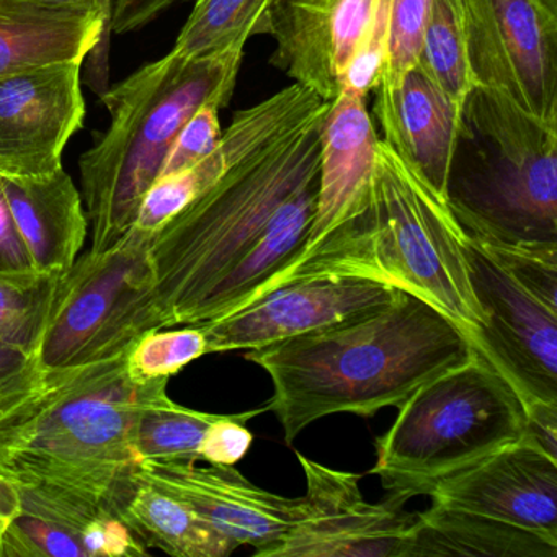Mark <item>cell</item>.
<instances>
[{
  "label": "cell",
  "mask_w": 557,
  "mask_h": 557,
  "mask_svg": "<svg viewBox=\"0 0 557 557\" xmlns=\"http://www.w3.org/2000/svg\"><path fill=\"white\" fill-rule=\"evenodd\" d=\"M0 557H87V553L70 530L21 502L2 537Z\"/></svg>",
  "instance_id": "cell-30"
},
{
  "label": "cell",
  "mask_w": 557,
  "mask_h": 557,
  "mask_svg": "<svg viewBox=\"0 0 557 557\" xmlns=\"http://www.w3.org/2000/svg\"><path fill=\"white\" fill-rule=\"evenodd\" d=\"M21 510V487L0 475V546L9 524Z\"/></svg>",
  "instance_id": "cell-39"
},
{
  "label": "cell",
  "mask_w": 557,
  "mask_h": 557,
  "mask_svg": "<svg viewBox=\"0 0 557 557\" xmlns=\"http://www.w3.org/2000/svg\"><path fill=\"white\" fill-rule=\"evenodd\" d=\"M273 0H195L175 53L187 60L244 54L247 41L267 34Z\"/></svg>",
  "instance_id": "cell-25"
},
{
  "label": "cell",
  "mask_w": 557,
  "mask_h": 557,
  "mask_svg": "<svg viewBox=\"0 0 557 557\" xmlns=\"http://www.w3.org/2000/svg\"><path fill=\"white\" fill-rule=\"evenodd\" d=\"M399 289L367 276H305L200 325L207 334L208 354L256 350L370 311L391 301Z\"/></svg>",
  "instance_id": "cell-13"
},
{
  "label": "cell",
  "mask_w": 557,
  "mask_h": 557,
  "mask_svg": "<svg viewBox=\"0 0 557 557\" xmlns=\"http://www.w3.org/2000/svg\"><path fill=\"white\" fill-rule=\"evenodd\" d=\"M377 141L367 97L342 90L325 113L314 218L305 247L295 259L308 256L368 216Z\"/></svg>",
  "instance_id": "cell-18"
},
{
  "label": "cell",
  "mask_w": 557,
  "mask_h": 557,
  "mask_svg": "<svg viewBox=\"0 0 557 557\" xmlns=\"http://www.w3.org/2000/svg\"><path fill=\"white\" fill-rule=\"evenodd\" d=\"M267 412L265 406L240 413H223L211 426L205 445L203 461L208 465L234 466L249 453L253 435L246 423Z\"/></svg>",
  "instance_id": "cell-34"
},
{
  "label": "cell",
  "mask_w": 557,
  "mask_h": 557,
  "mask_svg": "<svg viewBox=\"0 0 557 557\" xmlns=\"http://www.w3.org/2000/svg\"><path fill=\"white\" fill-rule=\"evenodd\" d=\"M527 435L547 455L557 458V404H537L527 409Z\"/></svg>",
  "instance_id": "cell-37"
},
{
  "label": "cell",
  "mask_w": 557,
  "mask_h": 557,
  "mask_svg": "<svg viewBox=\"0 0 557 557\" xmlns=\"http://www.w3.org/2000/svg\"><path fill=\"white\" fill-rule=\"evenodd\" d=\"M306 478L301 510L288 533L259 557H409L417 513L386 495L371 504L360 475L296 453Z\"/></svg>",
  "instance_id": "cell-11"
},
{
  "label": "cell",
  "mask_w": 557,
  "mask_h": 557,
  "mask_svg": "<svg viewBox=\"0 0 557 557\" xmlns=\"http://www.w3.org/2000/svg\"><path fill=\"white\" fill-rule=\"evenodd\" d=\"M109 53L102 22L90 9L0 0V74L84 61L83 81L100 97L109 89Z\"/></svg>",
  "instance_id": "cell-19"
},
{
  "label": "cell",
  "mask_w": 557,
  "mask_h": 557,
  "mask_svg": "<svg viewBox=\"0 0 557 557\" xmlns=\"http://www.w3.org/2000/svg\"><path fill=\"white\" fill-rule=\"evenodd\" d=\"M35 269L66 272L79 259L89 221L73 177L58 169L32 178L0 177Z\"/></svg>",
  "instance_id": "cell-21"
},
{
  "label": "cell",
  "mask_w": 557,
  "mask_h": 557,
  "mask_svg": "<svg viewBox=\"0 0 557 557\" xmlns=\"http://www.w3.org/2000/svg\"><path fill=\"white\" fill-rule=\"evenodd\" d=\"M168 383L132 380L126 351L66 370L38 368L0 393V475L21 487L67 488L110 504L139 462V419L169 399Z\"/></svg>",
  "instance_id": "cell-2"
},
{
  "label": "cell",
  "mask_w": 557,
  "mask_h": 557,
  "mask_svg": "<svg viewBox=\"0 0 557 557\" xmlns=\"http://www.w3.org/2000/svg\"><path fill=\"white\" fill-rule=\"evenodd\" d=\"M83 64L0 74V177H44L63 168L64 149L86 119Z\"/></svg>",
  "instance_id": "cell-12"
},
{
  "label": "cell",
  "mask_w": 557,
  "mask_h": 557,
  "mask_svg": "<svg viewBox=\"0 0 557 557\" xmlns=\"http://www.w3.org/2000/svg\"><path fill=\"white\" fill-rule=\"evenodd\" d=\"M374 90V116L383 129V141L433 194L446 201L461 106L419 64L394 89L377 86Z\"/></svg>",
  "instance_id": "cell-20"
},
{
  "label": "cell",
  "mask_w": 557,
  "mask_h": 557,
  "mask_svg": "<svg viewBox=\"0 0 557 557\" xmlns=\"http://www.w3.org/2000/svg\"><path fill=\"white\" fill-rule=\"evenodd\" d=\"M151 240L132 227L112 249L87 252L63 273L37 351L41 370L110 360L148 332L165 329L156 302Z\"/></svg>",
  "instance_id": "cell-9"
},
{
  "label": "cell",
  "mask_w": 557,
  "mask_h": 557,
  "mask_svg": "<svg viewBox=\"0 0 557 557\" xmlns=\"http://www.w3.org/2000/svg\"><path fill=\"white\" fill-rule=\"evenodd\" d=\"M267 371L286 443L334 416H374L475 354L468 332L400 288L391 301L319 331L244 351Z\"/></svg>",
  "instance_id": "cell-1"
},
{
  "label": "cell",
  "mask_w": 557,
  "mask_h": 557,
  "mask_svg": "<svg viewBox=\"0 0 557 557\" xmlns=\"http://www.w3.org/2000/svg\"><path fill=\"white\" fill-rule=\"evenodd\" d=\"M475 86L557 122V0H459Z\"/></svg>",
  "instance_id": "cell-10"
},
{
  "label": "cell",
  "mask_w": 557,
  "mask_h": 557,
  "mask_svg": "<svg viewBox=\"0 0 557 557\" xmlns=\"http://www.w3.org/2000/svg\"><path fill=\"white\" fill-rule=\"evenodd\" d=\"M446 205L491 246H557V122L474 86L459 113Z\"/></svg>",
  "instance_id": "cell-5"
},
{
  "label": "cell",
  "mask_w": 557,
  "mask_h": 557,
  "mask_svg": "<svg viewBox=\"0 0 557 557\" xmlns=\"http://www.w3.org/2000/svg\"><path fill=\"white\" fill-rule=\"evenodd\" d=\"M557 557V541L468 511L430 507L417 513L409 557Z\"/></svg>",
  "instance_id": "cell-23"
},
{
  "label": "cell",
  "mask_w": 557,
  "mask_h": 557,
  "mask_svg": "<svg viewBox=\"0 0 557 557\" xmlns=\"http://www.w3.org/2000/svg\"><path fill=\"white\" fill-rule=\"evenodd\" d=\"M371 239L384 282L435 306L466 332L484 324L465 252V231L433 194L380 139L370 208Z\"/></svg>",
  "instance_id": "cell-8"
},
{
  "label": "cell",
  "mask_w": 557,
  "mask_h": 557,
  "mask_svg": "<svg viewBox=\"0 0 557 557\" xmlns=\"http://www.w3.org/2000/svg\"><path fill=\"white\" fill-rule=\"evenodd\" d=\"M329 107L234 165L152 236L156 302L165 329L187 324L208 293L259 243L283 205L318 181Z\"/></svg>",
  "instance_id": "cell-3"
},
{
  "label": "cell",
  "mask_w": 557,
  "mask_h": 557,
  "mask_svg": "<svg viewBox=\"0 0 557 557\" xmlns=\"http://www.w3.org/2000/svg\"><path fill=\"white\" fill-rule=\"evenodd\" d=\"M21 502L70 530L83 544L87 557H139L149 554L145 543L103 498L40 485L21 487Z\"/></svg>",
  "instance_id": "cell-24"
},
{
  "label": "cell",
  "mask_w": 557,
  "mask_h": 557,
  "mask_svg": "<svg viewBox=\"0 0 557 557\" xmlns=\"http://www.w3.org/2000/svg\"><path fill=\"white\" fill-rule=\"evenodd\" d=\"M187 0H113V34L141 30L175 4Z\"/></svg>",
  "instance_id": "cell-36"
},
{
  "label": "cell",
  "mask_w": 557,
  "mask_h": 557,
  "mask_svg": "<svg viewBox=\"0 0 557 557\" xmlns=\"http://www.w3.org/2000/svg\"><path fill=\"white\" fill-rule=\"evenodd\" d=\"M110 505L149 550L175 557H227L237 549L233 541L146 479L136 466L116 484Z\"/></svg>",
  "instance_id": "cell-22"
},
{
  "label": "cell",
  "mask_w": 557,
  "mask_h": 557,
  "mask_svg": "<svg viewBox=\"0 0 557 557\" xmlns=\"http://www.w3.org/2000/svg\"><path fill=\"white\" fill-rule=\"evenodd\" d=\"M136 469L197 511L237 547H252L256 557L288 533L301 510L299 497L265 491L234 466L198 468L194 461L141 459Z\"/></svg>",
  "instance_id": "cell-15"
},
{
  "label": "cell",
  "mask_w": 557,
  "mask_h": 557,
  "mask_svg": "<svg viewBox=\"0 0 557 557\" xmlns=\"http://www.w3.org/2000/svg\"><path fill=\"white\" fill-rule=\"evenodd\" d=\"M208 355V338L200 324L148 332L126 350V371L132 380L148 383L171 380L185 367Z\"/></svg>",
  "instance_id": "cell-29"
},
{
  "label": "cell",
  "mask_w": 557,
  "mask_h": 557,
  "mask_svg": "<svg viewBox=\"0 0 557 557\" xmlns=\"http://www.w3.org/2000/svg\"><path fill=\"white\" fill-rule=\"evenodd\" d=\"M221 109H224L223 103L213 100V102L201 106L191 115L175 138L159 178L194 168L216 148L218 141L223 135L220 125Z\"/></svg>",
  "instance_id": "cell-33"
},
{
  "label": "cell",
  "mask_w": 557,
  "mask_h": 557,
  "mask_svg": "<svg viewBox=\"0 0 557 557\" xmlns=\"http://www.w3.org/2000/svg\"><path fill=\"white\" fill-rule=\"evenodd\" d=\"M34 269L0 182V272H25Z\"/></svg>",
  "instance_id": "cell-35"
},
{
  "label": "cell",
  "mask_w": 557,
  "mask_h": 557,
  "mask_svg": "<svg viewBox=\"0 0 557 557\" xmlns=\"http://www.w3.org/2000/svg\"><path fill=\"white\" fill-rule=\"evenodd\" d=\"M417 64L462 106L475 81L469 64L459 0H432Z\"/></svg>",
  "instance_id": "cell-27"
},
{
  "label": "cell",
  "mask_w": 557,
  "mask_h": 557,
  "mask_svg": "<svg viewBox=\"0 0 557 557\" xmlns=\"http://www.w3.org/2000/svg\"><path fill=\"white\" fill-rule=\"evenodd\" d=\"M37 358L0 342V393L38 370Z\"/></svg>",
  "instance_id": "cell-38"
},
{
  "label": "cell",
  "mask_w": 557,
  "mask_h": 557,
  "mask_svg": "<svg viewBox=\"0 0 557 557\" xmlns=\"http://www.w3.org/2000/svg\"><path fill=\"white\" fill-rule=\"evenodd\" d=\"M389 40V0H380L373 21L361 35L342 76V90L367 97L383 77Z\"/></svg>",
  "instance_id": "cell-32"
},
{
  "label": "cell",
  "mask_w": 557,
  "mask_h": 557,
  "mask_svg": "<svg viewBox=\"0 0 557 557\" xmlns=\"http://www.w3.org/2000/svg\"><path fill=\"white\" fill-rule=\"evenodd\" d=\"M244 54L187 60L171 51L100 97L110 126L79 159L81 197L92 233L89 252L112 249L164 168L185 123L205 103L233 99Z\"/></svg>",
  "instance_id": "cell-4"
},
{
  "label": "cell",
  "mask_w": 557,
  "mask_h": 557,
  "mask_svg": "<svg viewBox=\"0 0 557 557\" xmlns=\"http://www.w3.org/2000/svg\"><path fill=\"white\" fill-rule=\"evenodd\" d=\"M430 8L432 0H389L387 60L377 86L394 89L416 66L422 50Z\"/></svg>",
  "instance_id": "cell-31"
},
{
  "label": "cell",
  "mask_w": 557,
  "mask_h": 557,
  "mask_svg": "<svg viewBox=\"0 0 557 557\" xmlns=\"http://www.w3.org/2000/svg\"><path fill=\"white\" fill-rule=\"evenodd\" d=\"M396 409L393 425L376 440L370 474L403 502L527 436L523 400L478 351Z\"/></svg>",
  "instance_id": "cell-6"
},
{
  "label": "cell",
  "mask_w": 557,
  "mask_h": 557,
  "mask_svg": "<svg viewBox=\"0 0 557 557\" xmlns=\"http://www.w3.org/2000/svg\"><path fill=\"white\" fill-rule=\"evenodd\" d=\"M433 507L468 511L557 541V458L531 436L436 482Z\"/></svg>",
  "instance_id": "cell-14"
},
{
  "label": "cell",
  "mask_w": 557,
  "mask_h": 557,
  "mask_svg": "<svg viewBox=\"0 0 557 557\" xmlns=\"http://www.w3.org/2000/svg\"><path fill=\"white\" fill-rule=\"evenodd\" d=\"M465 252L484 324L475 351L524 407L557 404V246H491L465 233Z\"/></svg>",
  "instance_id": "cell-7"
},
{
  "label": "cell",
  "mask_w": 557,
  "mask_h": 557,
  "mask_svg": "<svg viewBox=\"0 0 557 557\" xmlns=\"http://www.w3.org/2000/svg\"><path fill=\"white\" fill-rule=\"evenodd\" d=\"M380 0H273L267 34L276 48L270 64L332 102Z\"/></svg>",
  "instance_id": "cell-17"
},
{
  "label": "cell",
  "mask_w": 557,
  "mask_h": 557,
  "mask_svg": "<svg viewBox=\"0 0 557 557\" xmlns=\"http://www.w3.org/2000/svg\"><path fill=\"white\" fill-rule=\"evenodd\" d=\"M38 2L53 5H83V8L90 9L99 15L100 22H102L103 38L110 45V37L113 34V0H38Z\"/></svg>",
  "instance_id": "cell-40"
},
{
  "label": "cell",
  "mask_w": 557,
  "mask_h": 557,
  "mask_svg": "<svg viewBox=\"0 0 557 557\" xmlns=\"http://www.w3.org/2000/svg\"><path fill=\"white\" fill-rule=\"evenodd\" d=\"M223 413L200 412L174 403H164L143 413L136 429V453L141 459L203 461L211 426Z\"/></svg>",
  "instance_id": "cell-28"
},
{
  "label": "cell",
  "mask_w": 557,
  "mask_h": 557,
  "mask_svg": "<svg viewBox=\"0 0 557 557\" xmlns=\"http://www.w3.org/2000/svg\"><path fill=\"white\" fill-rule=\"evenodd\" d=\"M63 273L0 272V342L37 358Z\"/></svg>",
  "instance_id": "cell-26"
},
{
  "label": "cell",
  "mask_w": 557,
  "mask_h": 557,
  "mask_svg": "<svg viewBox=\"0 0 557 557\" xmlns=\"http://www.w3.org/2000/svg\"><path fill=\"white\" fill-rule=\"evenodd\" d=\"M325 106L327 102L311 90L293 83L263 102L240 110L207 158L187 171L154 182L139 205L133 230L154 236L230 169L275 145Z\"/></svg>",
  "instance_id": "cell-16"
}]
</instances>
